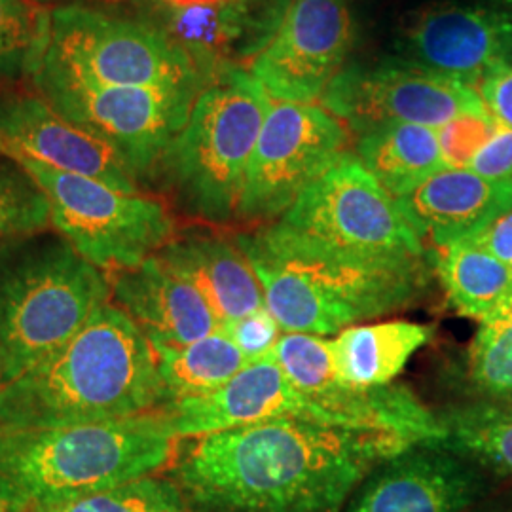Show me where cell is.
Listing matches in <instances>:
<instances>
[{
    "label": "cell",
    "instance_id": "6da1fadb",
    "mask_svg": "<svg viewBox=\"0 0 512 512\" xmlns=\"http://www.w3.org/2000/svg\"><path fill=\"white\" fill-rule=\"evenodd\" d=\"M410 446L393 433L281 418L198 437L169 478L190 512H342L374 467Z\"/></svg>",
    "mask_w": 512,
    "mask_h": 512
},
{
    "label": "cell",
    "instance_id": "7a4b0ae2",
    "mask_svg": "<svg viewBox=\"0 0 512 512\" xmlns=\"http://www.w3.org/2000/svg\"><path fill=\"white\" fill-rule=\"evenodd\" d=\"M165 403L158 359L126 311L103 306L52 355L0 385V425L124 420Z\"/></svg>",
    "mask_w": 512,
    "mask_h": 512
},
{
    "label": "cell",
    "instance_id": "3957f363",
    "mask_svg": "<svg viewBox=\"0 0 512 512\" xmlns=\"http://www.w3.org/2000/svg\"><path fill=\"white\" fill-rule=\"evenodd\" d=\"M175 440L154 414L124 420L0 425V501L35 512L150 476L171 461Z\"/></svg>",
    "mask_w": 512,
    "mask_h": 512
},
{
    "label": "cell",
    "instance_id": "277c9868",
    "mask_svg": "<svg viewBox=\"0 0 512 512\" xmlns=\"http://www.w3.org/2000/svg\"><path fill=\"white\" fill-rule=\"evenodd\" d=\"M256 236L279 253L359 268L433 264L431 251L425 249L397 200L351 154Z\"/></svg>",
    "mask_w": 512,
    "mask_h": 512
},
{
    "label": "cell",
    "instance_id": "5b68a950",
    "mask_svg": "<svg viewBox=\"0 0 512 512\" xmlns=\"http://www.w3.org/2000/svg\"><path fill=\"white\" fill-rule=\"evenodd\" d=\"M110 296V277L61 236L42 232L2 245V384L67 344Z\"/></svg>",
    "mask_w": 512,
    "mask_h": 512
},
{
    "label": "cell",
    "instance_id": "8992f818",
    "mask_svg": "<svg viewBox=\"0 0 512 512\" xmlns=\"http://www.w3.org/2000/svg\"><path fill=\"white\" fill-rule=\"evenodd\" d=\"M270 105L272 97L243 67H222L207 78L156 173L188 215L215 224L238 219L247 165Z\"/></svg>",
    "mask_w": 512,
    "mask_h": 512
},
{
    "label": "cell",
    "instance_id": "52a82bcc",
    "mask_svg": "<svg viewBox=\"0 0 512 512\" xmlns=\"http://www.w3.org/2000/svg\"><path fill=\"white\" fill-rule=\"evenodd\" d=\"M50 202L52 226L105 274L141 266L175 238V222L158 200L97 179L21 162Z\"/></svg>",
    "mask_w": 512,
    "mask_h": 512
},
{
    "label": "cell",
    "instance_id": "ba28073f",
    "mask_svg": "<svg viewBox=\"0 0 512 512\" xmlns=\"http://www.w3.org/2000/svg\"><path fill=\"white\" fill-rule=\"evenodd\" d=\"M42 61L109 86H203L192 55L164 29L82 4L61 6L50 14V40Z\"/></svg>",
    "mask_w": 512,
    "mask_h": 512
},
{
    "label": "cell",
    "instance_id": "9c48e42d",
    "mask_svg": "<svg viewBox=\"0 0 512 512\" xmlns=\"http://www.w3.org/2000/svg\"><path fill=\"white\" fill-rule=\"evenodd\" d=\"M33 78L40 95L63 116L114 148L137 181L158 173L203 88L109 86L44 61Z\"/></svg>",
    "mask_w": 512,
    "mask_h": 512
},
{
    "label": "cell",
    "instance_id": "30bf717a",
    "mask_svg": "<svg viewBox=\"0 0 512 512\" xmlns=\"http://www.w3.org/2000/svg\"><path fill=\"white\" fill-rule=\"evenodd\" d=\"M348 133L329 110L270 105L247 165L238 219L275 222L348 152Z\"/></svg>",
    "mask_w": 512,
    "mask_h": 512
},
{
    "label": "cell",
    "instance_id": "8fae6325",
    "mask_svg": "<svg viewBox=\"0 0 512 512\" xmlns=\"http://www.w3.org/2000/svg\"><path fill=\"white\" fill-rule=\"evenodd\" d=\"M325 110L359 135L391 124L440 129L463 114H488L473 86L403 57L349 63L321 95Z\"/></svg>",
    "mask_w": 512,
    "mask_h": 512
},
{
    "label": "cell",
    "instance_id": "7c38bea8",
    "mask_svg": "<svg viewBox=\"0 0 512 512\" xmlns=\"http://www.w3.org/2000/svg\"><path fill=\"white\" fill-rule=\"evenodd\" d=\"M272 353L285 376L329 410L340 427L393 433L412 444L439 442L446 435L439 414L431 412L406 385L353 389L342 384L332 370L329 340L321 336L283 334Z\"/></svg>",
    "mask_w": 512,
    "mask_h": 512
},
{
    "label": "cell",
    "instance_id": "4fadbf2b",
    "mask_svg": "<svg viewBox=\"0 0 512 512\" xmlns=\"http://www.w3.org/2000/svg\"><path fill=\"white\" fill-rule=\"evenodd\" d=\"M399 57L469 86L512 67V10L431 0L401 21Z\"/></svg>",
    "mask_w": 512,
    "mask_h": 512
},
{
    "label": "cell",
    "instance_id": "5bb4252c",
    "mask_svg": "<svg viewBox=\"0 0 512 512\" xmlns=\"http://www.w3.org/2000/svg\"><path fill=\"white\" fill-rule=\"evenodd\" d=\"M355 37L348 0H293L249 73L277 101L311 103L346 67Z\"/></svg>",
    "mask_w": 512,
    "mask_h": 512
},
{
    "label": "cell",
    "instance_id": "9a60e30c",
    "mask_svg": "<svg viewBox=\"0 0 512 512\" xmlns=\"http://www.w3.org/2000/svg\"><path fill=\"white\" fill-rule=\"evenodd\" d=\"M494 488V473L475 459L420 442L374 467L346 512H467Z\"/></svg>",
    "mask_w": 512,
    "mask_h": 512
},
{
    "label": "cell",
    "instance_id": "2e32d148",
    "mask_svg": "<svg viewBox=\"0 0 512 512\" xmlns=\"http://www.w3.org/2000/svg\"><path fill=\"white\" fill-rule=\"evenodd\" d=\"M152 414L165 435L173 440L198 439L281 418L336 425L321 404L285 376L274 353L249 361L217 391L198 399L164 404Z\"/></svg>",
    "mask_w": 512,
    "mask_h": 512
},
{
    "label": "cell",
    "instance_id": "e0dca14e",
    "mask_svg": "<svg viewBox=\"0 0 512 512\" xmlns=\"http://www.w3.org/2000/svg\"><path fill=\"white\" fill-rule=\"evenodd\" d=\"M0 156L97 179L122 192H139L137 177L116 150L63 116L42 95L0 97Z\"/></svg>",
    "mask_w": 512,
    "mask_h": 512
},
{
    "label": "cell",
    "instance_id": "ac0fdd59",
    "mask_svg": "<svg viewBox=\"0 0 512 512\" xmlns=\"http://www.w3.org/2000/svg\"><path fill=\"white\" fill-rule=\"evenodd\" d=\"M169 33L205 73L253 61L279 29L293 0H152Z\"/></svg>",
    "mask_w": 512,
    "mask_h": 512
},
{
    "label": "cell",
    "instance_id": "d6986e66",
    "mask_svg": "<svg viewBox=\"0 0 512 512\" xmlns=\"http://www.w3.org/2000/svg\"><path fill=\"white\" fill-rule=\"evenodd\" d=\"M397 203L421 241L444 249L473 238L512 211V179L444 167Z\"/></svg>",
    "mask_w": 512,
    "mask_h": 512
},
{
    "label": "cell",
    "instance_id": "ffe728a7",
    "mask_svg": "<svg viewBox=\"0 0 512 512\" xmlns=\"http://www.w3.org/2000/svg\"><path fill=\"white\" fill-rule=\"evenodd\" d=\"M110 287L120 310L147 334L150 344L186 346L219 329L202 294L156 255L133 270L110 275Z\"/></svg>",
    "mask_w": 512,
    "mask_h": 512
},
{
    "label": "cell",
    "instance_id": "44dd1931",
    "mask_svg": "<svg viewBox=\"0 0 512 512\" xmlns=\"http://www.w3.org/2000/svg\"><path fill=\"white\" fill-rule=\"evenodd\" d=\"M156 256L209 304L219 327L264 310V294L236 238L188 234L173 238Z\"/></svg>",
    "mask_w": 512,
    "mask_h": 512
},
{
    "label": "cell",
    "instance_id": "7402d4cb",
    "mask_svg": "<svg viewBox=\"0 0 512 512\" xmlns=\"http://www.w3.org/2000/svg\"><path fill=\"white\" fill-rule=\"evenodd\" d=\"M433 336L435 327L412 321L351 325L329 340L334 376L353 389L391 385Z\"/></svg>",
    "mask_w": 512,
    "mask_h": 512
},
{
    "label": "cell",
    "instance_id": "603a6c76",
    "mask_svg": "<svg viewBox=\"0 0 512 512\" xmlns=\"http://www.w3.org/2000/svg\"><path fill=\"white\" fill-rule=\"evenodd\" d=\"M357 160L395 200L446 167L439 131L418 124H391L359 135Z\"/></svg>",
    "mask_w": 512,
    "mask_h": 512
},
{
    "label": "cell",
    "instance_id": "cb8c5ba5",
    "mask_svg": "<svg viewBox=\"0 0 512 512\" xmlns=\"http://www.w3.org/2000/svg\"><path fill=\"white\" fill-rule=\"evenodd\" d=\"M152 348L164 387V404L205 397L228 384L249 363L232 338L220 329L186 346L152 344Z\"/></svg>",
    "mask_w": 512,
    "mask_h": 512
},
{
    "label": "cell",
    "instance_id": "d4e9b609",
    "mask_svg": "<svg viewBox=\"0 0 512 512\" xmlns=\"http://www.w3.org/2000/svg\"><path fill=\"white\" fill-rule=\"evenodd\" d=\"M435 275L448 302L463 317L480 321L512 294V270L473 241L431 251Z\"/></svg>",
    "mask_w": 512,
    "mask_h": 512
},
{
    "label": "cell",
    "instance_id": "484cf974",
    "mask_svg": "<svg viewBox=\"0 0 512 512\" xmlns=\"http://www.w3.org/2000/svg\"><path fill=\"white\" fill-rule=\"evenodd\" d=\"M444 439L439 444L475 459L490 473L512 478V399H478L439 414Z\"/></svg>",
    "mask_w": 512,
    "mask_h": 512
},
{
    "label": "cell",
    "instance_id": "4316f807",
    "mask_svg": "<svg viewBox=\"0 0 512 512\" xmlns=\"http://www.w3.org/2000/svg\"><path fill=\"white\" fill-rule=\"evenodd\" d=\"M467 380L478 399H512V294L478 321L467 351Z\"/></svg>",
    "mask_w": 512,
    "mask_h": 512
},
{
    "label": "cell",
    "instance_id": "83f0119b",
    "mask_svg": "<svg viewBox=\"0 0 512 512\" xmlns=\"http://www.w3.org/2000/svg\"><path fill=\"white\" fill-rule=\"evenodd\" d=\"M52 224L50 202L18 162L0 156V247L42 234Z\"/></svg>",
    "mask_w": 512,
    "mask_h": 512
},
{
    "label": "cell",
    "instance_id": "f1b7e54d",
    "mask_svg": "<svg viewBox=\"0 0 512 512\" xmlns=\"http://www.w3.org/2000/svg\"><path fill=\"white\" fill-rule=\"evenodd\" d=\"M50 40V16L29 0H0V74L37 73Z\"/></svg>",
    "mask_w": 512,
    "mask_h": 512
},
{
    "label": "cell",
    "instance_id": "f546056e",
    "mask_svg": "<svg viewBox=\"0 0 512 512\" xmlns=\"http://www.w3.org/2000/svg\"><path fill=\"white\" fill-rule=\"evenodd\" d=\"M35 512H190V507L171 478L143 476L124 486Z\"/></svg>",
    "mask_w": 512,
    "mask_h": 512
},
{
    "label": "cell",
    "instance_id": "4dcf8cb0",
    "mask_svg": "<svg viewBox=\"0 0 512 512\" xmlns=\"http://www.w3.org/2000/svg\"><path fill=\"white\" fill-rule=\"evenodd\" d=\"M497 126L499 124L488 112L463 114L437 129L444 165L452 169H467L480 148L492 139Z\"/></svg>",
    "mask_w": 512,
    "mask_h": 512
},
{
    "label": "cell",
    "instance_id": "1f68e13d",
    "mask_svg": "<svg viewBox=\"0 0 512 512\" xmlns=\"http://www.w3.org/2000/svg\"><path fill=\"white\" fill-rule=\"evenodd\" d=\"M219 329L232 338V342L243 351L247 361H255L272 353L275 344L283 336L274 315L266 308L236 319L228 325H222Z\"/></svg>",
    "mask_w": 512,
    "mask_h": 512
},
{
    "label": "cell",
    "instance_id": "d6a6232c",
    "mask_svg": "<svg viewBox=\"0 0 512 512\" xmlns=\"http://www.w3.org/2000/svg\"><path fill=\"white\" fill-rule=\"evenodd\" d=\"M467 169L488 179H512V129L497 126Z\"/></svg>",
    "mask_w": 512,
    "mask_h": 512
},
{
    "label": "cell",
    "instance_id": "836d02e7",
    "mask_svg": "<svg viewBox=\"0 0 512 512\" xmlns=\"http://www.w3.org/2000/svg\"><path fill=\"white\" fill-rule=\"evenodd\" d=\"M478 90L495 122L512 129V67L488 78Z\"/></svg>",
    "mask_w": 512,
    "mask_h": 512
},
{
    "label": "cell",
    "instance_id": "e575fe53",
    "mask_svg": "<svg viewBox=\"0 0 512 512\" xmlns=\"http://www.w3.org/2000/svg\"><path fill=\"white\" fill-rule=\"evenodd\" d=\"M465 241H473L478 247L486 249L512 270V211L492 222L480 234Z\"/></svg>",
    "mask_w": 512,
    "mask_h": 512
},
{
    "label": "cell",
    "instance_id": "d590c367",
    "mask_svg": "<svg viewBox=\"0 0 512 512\" xmlns=\"http://www.w3.org/2000/svg\"><path fill=\"white\" fill-rule=\"evenodd\" d=\"M467 512H512V495H492Z\"/></svg>",
    "mask_w": 512,
    "mask_h": 512
},
{
    "label": "cell",
    "instance_id": "8d00e7d4",
    "mask_svg": "<svg viewBox=\"0 0 512 512\" xmlns=\"http://www.w3.org/2000/svg\"><path fill=\"white\" fill-rule=\"evenodd\" d=\"M463 2H478V4H490V6H497V8L512 10V0H463Z\"/></svg>",
    "mask_w": 512,
    "mask_h": 512
},
{
    "label": "cell",
    "instance_id": "74e56055",
    "mask_svg": "<svg viewBox=\"0 0 512 512\" xmlns=\"http://www.w3.org/2000/svg\"><path fill=\"white\" fill-rule=\"evenodd\" d=\"M0 512H16V511H14V509H10V507H8V505H6V503H2V501H0Z\"/></svg>",
    "mask_w": 512,
    "mask_h": 512
},
{
    "label": "cell",
    "instance_id": "f35d334b",
    "mask_svg": "<svg viewBox=\"0 0 512 512\" xmlns=\"http://www.w3.org/2000/svg\"><path fill=\"white\" fill-rule=\"evenodd\" d=\"M35 2H52V0H35ZM93 2H120V0H93Z\"/></svg>",
    "mask_w": 512,
    "mask_h": 512
},
{
    "label": "cell",
    "instance_id": "ab89813d",
    "mask_svg": "<svg viewBox=\"0 0 512 512\" xmlns=\"http://www.w3.org/2000/svg\"><path fill=\"white\" fill-rule=\"evenodd\" d=\"M4 382V370H2V357H0V385Z\"/></svg>",
    "mask_w": 512,
    "mask_h": 512
}]
</instances>
